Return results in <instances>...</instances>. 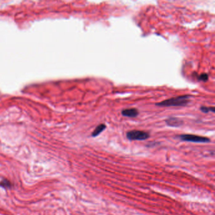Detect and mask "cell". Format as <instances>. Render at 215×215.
Segmentation results:
<instances>
[{
	"mask_svg": "<svg viewBox=\"0 0 215 215\" xmlns=\"http://www.w3.org/2000/svg\"><path fill=\"white\" fill-rule=\"evenodd\" d=\"M122 115L124 117L127 118H135L138 116L139 111L136 108H130V109H126L122 110L121 112Z\"/></svg>",
	"mask_w": 215,
	"mask_h": 215,
	"instance_id": "5b68a950",
	"label": "cell"
},
{
	"mask_svg": "<svg viewBox=\"0 0 215 215\" xmlns=\"http://www.w3.org/2000/svg\"><path fill=\"white\" fill-rule=\"evenodd\" d=\"M200 110L203 113H208L209 112H212L213 113L215 112V109L214 107H208L206 106H201L200 107Z\"/></svg>",
	"mask_w": 215,
	"mask_h": 215,
	"instance_id": "52a82bcc",
	"label": "cell"
},
{
	"mask_svg": "<svg viewBox=\"0 0 215 215\" xmlns=\"http://www.w3.org/2000/svg\"><path fill=\"white\" fill-rule=\"evenodd\" d=\"M191 95H183L176 97H173L163 100V101L156 103V105L159 107H178L187 105L189 101V99Z\"/></svg>",
	"mask_w": 215,
	"mask_h": 215,
	"instance_id": "6da1fadb",
	"label": "cell"
},
{
	"mask_svg": "<svg viewBox=\"0 0 215 215\" xmlns=\"http://www.w3.org/2000/svg\"><path fill=\"white\" fill-rule=\"evenodd\" d=\"M0 186H2V188L5 189H10L11 188V184L9 180H8L7 179H5L0 182Z\"/></svg>",
	"mask_w": 215,
	"mask_h": 215,
	"instance_id": "ba28073f",
	"label": "cell"
},
{
	"mask_svg": "<svg viewBox=\"0 0 215 215\" xmlns=\"http://www.w3.org/2000/svg\"><path fill=\"white\" fill-rule=\"evenodd\" d=\"M209 79L208 75L207 73H202L197 76V80L199 81H206Z\"/></svg>",
	"mask_w": 215,
	"mask_h": 215,
	"instance_id": "9c48e42d",
	"label": "cell"
},
{
	"mask_svg": "<svg viewBox=\"0 0 215 215\" xmlns=\"http://www.w3.org/2000/svg\"><path fill=\"white\" fill-rule=\"evenodd\" d=\"M106 128V126L104 124H101L97 126V127L95 129V130L93 131L92 134V137H96L98 136L100 133H102Z\"/></svg>",
	"mask_w": 215,
	"mask_h": 215,
	"instance_id": "8992f818",
	"label": "cell"
},
{
	"mask_svg": "<svg viewBox=\"0 0 215 215\" xmlns=\"http://www.w3.org/2000/svg\"><path fill=\"white\" fill-rule=\"evenodd\" d=\"M126 137L131 141L146 140L150 138V134L146 131L139 130H132L126 133Z\"/></svg>",
	"mask_w": 215,
	"mask_h": 215,
	"instance_id": "3957f363",
	"label": "cell"
},
{
	"mask_svg": "<svg viewBox=\"0 0 215 215\" xmlns=\"http://www.w3.org/2000/svg\"><path fill=\"white\" fill-rule=\"evenodd\" d=\"M165 123L167 126L170 127H178L183 125L184 122L182 119L178 118H174L171 117L168 118L165 120Z\"/></svg>",
	"mask_w": 215,
	"mask_h": 215,
	"instance_id": "277c9868",
	"label": "cell"
},
{
	"mask_svg": "<svg viewBox=\"0 0 215 215\" xmlns=\"http://www.w3.org/2000/svg\"><path fill=\"white\" fill-rule=\"evenodd\" d=\"M179 139L184 141H189L193 143H206L210 142V139L207 137H204L201 136L191 134H184L179 136Z\"/></svg>",
	"mask_w": 215,
	"mask_h": 215,
	"instance_id": "7a4b0ae2",
	"label": "cell"
}]
</instances>
